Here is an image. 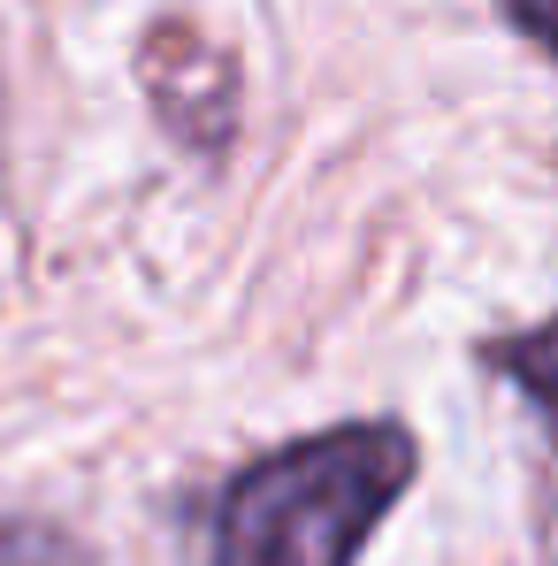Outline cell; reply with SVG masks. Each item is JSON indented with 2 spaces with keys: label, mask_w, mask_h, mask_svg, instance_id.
Segmentation results:
<instances>
[{
  "label": "cell",
  "mask_w": 558,
  "mask_h": 566,
  "mask_svg": "<svg viewBox=\"0 0 558 566\" xmlns=\"http://www.w3.org/2000/svg\"><path fill=\"white\" fill-rule=\"evenodd\" d=\"M421 468L398 421H337L230 482L214 566H352Z\"/></svg>",
  "instance_id": "cell-1"
},
{
  "label": "cell",
  "mask_w": 558,
  "mask_h": 566,
  "mask_svg": "<svg viewBox=\"0 0 558 566\" xmlns=\"http://www.w3.org/2000/svg\"><path fill=\"white\" fill-rule=\"evenodd\" d=\"M482 360L497 368V382H513V390H520V398L558 429V314H551V322H536V329L497 337Z\"/></svg>",
  "instance_id": "cell-2"
},
{
  "label": "cell",
  "mask_w": 558,
  "mask_h": 566,
  "mask_svg": "<svg viewBox=\"0 0 558 566\" xmlns=\"http://www.w3.org/2000/svg\"><path fill=\"white\" fill-rule=\"evenodd\" d=\"M497 8H505V23H513L528 46H544L558 62V0H497Z\"/></svg>",
  "instance_id": "cell-3"
}]
</instances>
